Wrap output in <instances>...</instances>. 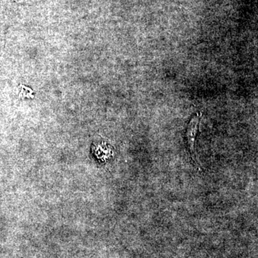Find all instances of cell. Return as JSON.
I'll return each mask as SVG.
<instances>
[{"mask_svg": "<svg viewBox=\"0 0 258 258\" xmlns=\"http://www.w3.org/2000/svg\"><path fill=\"white\" fill-rule=\"evenodd\" d=\"M202 115H203L201 113H197L193 117H191V120H189V123H188L186 134H185L188 150H189L190 155L191 156L193 161H195V141H196V137L198 136L199 125H200Z\"/></svg>", "mask_w": 258, "mask_h": 258, "instance_id": "cell-1", "label": "cell"}]
</instances>
